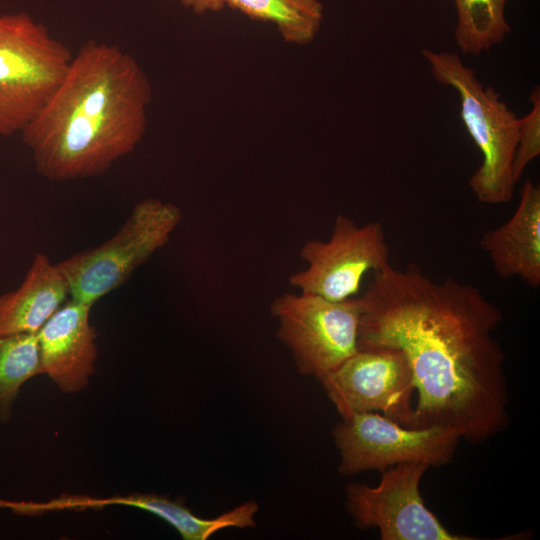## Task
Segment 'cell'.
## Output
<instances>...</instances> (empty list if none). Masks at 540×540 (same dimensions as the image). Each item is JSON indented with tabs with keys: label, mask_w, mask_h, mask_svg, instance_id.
I'll list each match as a JSON object with an SVG mask.
<instances>
[{
	"label": "cell",
	"mask_w": 540,
	"mask_h": 540,
	"mask_svg": "<svg viewBox=\"0 0 540 540\" xmlns=\"http://www.w3.org/2000/svg\"><path fill=\"white\" fill-rule=\"evenodd\" d=\"M277 338L298 372L322 381L358 351V297L331 301L309 293H283L270 305Z\"/></svg>",
	"instance_id": "cell-6"
},
{
	"label": "cell",
	"mask_w": 540,
	"mask_h": 540,
	"mask_svg": "<svg viewBox=\"0 0 540 540\" xmlns=\"http://www.w3.org/2000/svg\"><path fill=\"white\" fill-rule=\"evenodd\" d=\"M433 77L457 91L461 118L482 154V162L469 179L476 198L485 204L509 202L516 182L512 163L518 141L519 118L492 87H484L459 55L422 51Z\"/></svg>",
	"instance_id": "cell-3"
},
{
	"label": "cell",
	"mask_w": 540,
	"mask_h": 540,
	"mask_svg": "<svg viewBox=\"0 0 540 540\" xmlns=\"http://www.w3.org/2000/svg\"><path fill=\"white\" fill-rule=\"evenodd\" d=\"M110 502L134 506L160 517L185 540H207L228 527H255L254 516L258 512L257 503L249 501L215 518L205 519L194 515L185 505L156 494H133Z\"/></svg>",
	"instance_id": "cell-14"
},
{
	"label": "cell",
	"mask_w": 540,
	"mask_h": 540,
	"mask_svg": "<svg viewBox=\"0 0 540 540\" xmlns=\"http://www.w3.org/2000/svg\"><path fill=\"white\" fill-rule=\"evenodd\" d=\"M73 53L27 12H0V137L21 133L66 75Z\"/></svg>",
	"instance_id": "cell-4"
},
{
	"label": "cell",
	"mask_w": 540,
	"mask_h": 540,
	"mask_svg": "<svg viewBox=\"0 0 540 540\" xmlns=\"http://www.w3.org/2000/svg\"><path fill=\"white\" fill-rule=\"evenodd\" d=\"M69 297L57 264L37 253L21 285L0 294V334L37 333Z\"/></svg>",
	"instance_id": "cell-13"
},
{
	"label": "cell",
	"mask_w": 540,
	"mask_h": 540,
	"mask_svg": "<svg viewBox=\"0 0 540 540\" xmlns=\"http://www.w3.org/2000/svg\"><path fill=\"white\" fill-rule=\"evenodd\" d=\"M90 305L68 299L36 333L40 366L65 393L86 387L97 359V332L90 324Z\"/></svg>",
	"instance_id": "cell-11"
},
{
	"label": "cell",
	"mask_w": 540,
	"mask_h": 540,
	"mask_svg": "<svg viewBox=\"0 0 540 540\" xmlns=\"http://www.w3.org/2000/svg\"><path fill=\"white\" fill-rule=\"evenodd\" d=\"M480 247L501 279L540 286V188L527 179L513 215L482 236Z\"/></svg>",
	"instance_id": "cell-12"
},
{
	"label": "cell",
	"mask_w": 540,
	"mask_h": 540,
	"mask_svg": "<svg viewBox=\"0 0 540 540\" xmlns=\"http://www.w3.org/2000/svg\"><path fill=\"white\" fill-rule=\"evenodd\" d=\"M332 436L340 455L338 472L345 476L404 463L447 465L461 440L449 428H409L376 412L342 418Z\"/></svg>",
	"instance_id": "cell-7"
},
{
	"label": "cell",
	"mask_w": 540,
	"mask_h": 540,
	"mask_svg": "<svg viewBox=\"0 0 540 540\" xmlns=\"http://www.w3.org/2000/svg\"><path fill=\"white\" fill-rule=\"evenodd\" d=\"M151 98L150 81L130 53L115 44L83 43L21 132L37 172L54 182L103 175L143 139Z\"/></svg>",
	"instance_id": "cell-2"
},
{
	"label": "cell",
	"mask_w": 540,
	"mask_h": 540,
	"mask_svg": "<svg viewBox=\"0 0 540 540\" xmlns=\"http://www.w3.org/2000/svg\"><path fill=\"white\" fill-rule=\"evenodd\" d=\"M226 6L254 20L271 22L285 41L297 45L313 41L323 19L319 0H226Z\"/></svg>",
	"instance_id": "cell-15"
},
{
	"label": "cell",
	"mask_w": 540,
	"mask_h": 540,
	"mask_svg": "<svg viewBox=\"0 0 540 540\" xmlns=\"http://www.w3.org/2000/svg\"><path fill=\"white\" fill-rule=\"evenodd\" d=\"M181 219L180 208L171 202L153 197L138 202L112 237L56 263L70 298L93 306L117 289L166 245Z\"/></svg>",
	"instance_id": "cell-5"
},
{
	"label": "cell",
	"mask_w": 540,
	"mask_h": 540,
	"mask_svg": "<svg viewBox=\"0 0 540 540\" xmlns=\"http://www.w3.org/2000/svg\"><path fill=\"white\" fill-rule=\"evenodd\" d=\"M180 2L197 14L217 12L226 6V0H180Z\"/></svg>",
	"instance_id": "cell-19"
},
{
	"label": "cell",
	"mask_w": 540,
	"mask_h": 540,
	"mask_svg": "<svg viewBox=\"0 0 540 540\" xmlns=\"http://www.w3.org/2000/svg\"><path fill=\"white\" fill-rule=\"evenodd\" d=\"M389 245L383 225L371 221L359 226L338 214L327 241L312 239L303 244L299 255L306 262L303 270L289 277L299 292L331 301L353 298L369 271L389 264Z\"/></svg>",
	"instance_id": "cell-8"
},
{
	"label": "cell",
	"mask_w": 540,
	"mask_h": 540,
	"mask_svg": "<svg viewBox=\"0 0 540 540\" xmlns=\"http://www.w3.org/2000/svg\"><path fill=\"white\" fill-rule=\"evenodd\" d=\"M42 374L36 333L0 334V421L6 422L22 385Z\"/></svg>",
	"instance_id": "cell-17"
},
{
	"label": "cell",
	"mask_w": 540,
	"mask_h": 540,
	"mask_svg": "<svg viewBox=\"0 0 540 540\" xmlns=\"http://www.w3.org/2000/svg\"><path fill=\"white\" fill-rule=\"evenodd\" d=\"M358 301V350L397 349L408 359L417 393L409 428H449L478 444L509 426L505 356L494 337L503 314L480 288L389 263Z\"/></svg>",
	"instance_id": "cell-1"
},
{
	"label": "cell",
	"mask_w": 540,
	"mask_h": 540,
	"mask_svg": "<svg viewBox=\"0 0 540 540\" xmlns=\"http://www.w3.org/2000/svg\"><path fill=\"white\" fill-rule=\"evenodd\" d=\"M507 0H454V37L462 53L478 55L499 44L511 31L505 17Z\"/></svg>",
	"instance_id": "cell-16"
},
{
	"label": "cell",
	"mask_w": 540,
	"mask_h": 540,
	"mask_svg": "<svg viewBox=\"0 0 540 540\" xmlns=\"http://www.w3.org/2000/svg\"><path fill=\"white\" fill-rule=\"evenodd\" d=\"M429 467L404 463L381 472L377 486H346L345 507L359 529L379 530L382 540H479L450 532L427 508L420 483Z\"/></svg>",
	"instance_id": "cell-9"
},
{
	"label": "cell",
	"mask_w": 540,
	"mask_h": 540,
	"mask_svg": "<svg viewBox=\"0 0 540 540\" xmlns=\"http://www.w3.org/2000/svg\"><path fill=\"white\" fill-rule=\"evenodd\" d=\"M320 382L342 418L381 411L410 427L415 385L408 359L400 350H358Z\"/></svg>",
	"instance_id": "cell-10"
},
{
	"label": "cell",
	"mask_w": 540,
	"mask_h": 540,
	"mask_svg": "<svg viewBox=\"0 0 540 540\" xmlns=\"http://www.w3.org/2000/svg\"><path fill=\"white\" fill-rule=\"evenodd\" d=\"M532 109L519 118L518 141L512 163L514 181L517 183L528 164L540 154V91L535 87L530 95Z\"/></svg>",
	"instance_id": "cell-18"
}]
</instances>
